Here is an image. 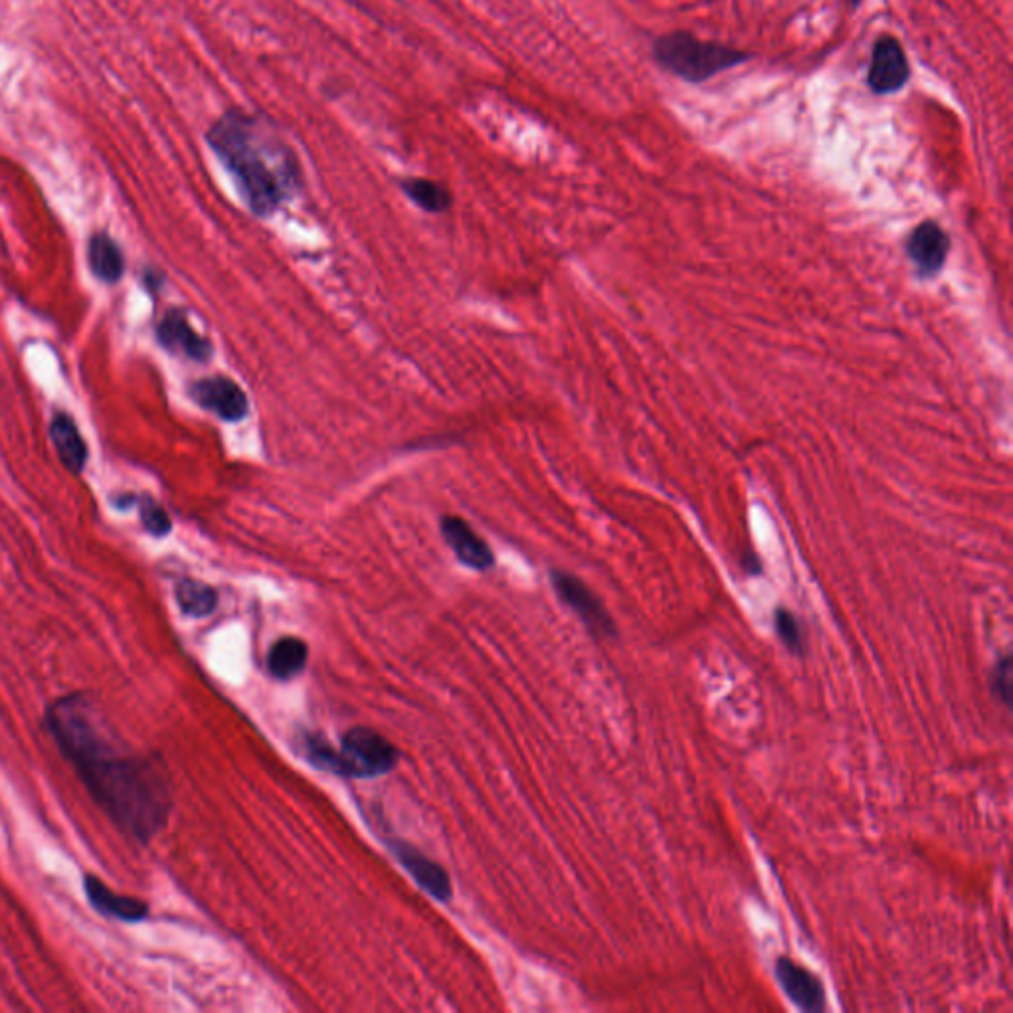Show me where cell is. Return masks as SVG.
<instances>
[{
  "label": "cell",
  "mask_w": 1013,
  "mask_h": 1013,
  "mask_svg": "<svg viewBox=\"0 0 1013 1013\" xmlns=\"http://www.w3.org/2000/svg\"><path fill=\"white\" fill-rule=\"evenodd\" d=\"M774 630H777L778 640L784 644L790 654H805L804 630L794 612H790L788 608H778L774 612Z\"/></svg>",
  "instance_id": "19"
},
{
  "label": "cell",
  "mask_w": 1013,
  "mask_h": 1013,
  "mask_svg": "<svg viewBox=\"0 0 1013 1013\" xmlns=\"http://www.w3.org/2000/svg\"><path fill=\"white\" fill-rule=\"evenodd\" d=\"M742 569L747 570V572H749V574H752V577H755V574H760V572H762V567H760V560H758L757 557H752V555H749V557H745V560H742Z\"/></svg>",
  "instance_id": "22"
},
{
  "label": "cell",
  "mask_w": 1013,
  "mask_h": 1013,
  "mask_svg": "<svg viewBox=\"0 0 1013 1013\" xmlns=\"http://www.w3.org/2000/svg\"><path fill=\"white\" fill-rule=\"evenodd\" d=\"M84 893L89 907L104 919L135 925L149 919L151 915V907L147 900L117 893L94 873L84 875Z\"/></svg>",
  "instance_id": "7"
},
{
  "label": "cell",
  "mask_w": 1013,
  "mask_h": 1013,
  "mask_svg": "<svg viewBox=\"0 0 1013 1013\" xmlns=\"http://www.w3.org/2000/svg\"><path fill=\"white\" fill-rule=\"evenodd\" d=\"M655 56L663 67L689 82H703L707 77L717 76L722 70L737 66L747 57L732 48L701 42L683 32L663 36L655 44Z\"/></svg>",
  "instance_id": "3"
},
{
  "label": "cell",
  "mask_w": 1013,
  "mask_h": 1013,
  "mask_svg": "<svg viewBox=\"0 0 1013 1013\" xmlns=\"http://www.w3.org/2000/svg\"><path fill=\"white\" fill-rule=\"evenodd\" d=\"M309 650L299 637H282L267 655V667L277 679L287 682L304 672Z\"/></svg>",
  "instance_id": "17"
},
{
  "label": "cell",
  "mask_w": 1013,
  "mask_h": 1013,
  "mask_svg": "<svg viewBox=\"0 0 1013 1013\" xmlns=\"http://www.w3.org/2000/svg\"><path fill=\"white\" fill-rule=\"evenodd\" d=\"M139 502V515L145 530L152 537H167L172 529L171 517L169 513L162 509L159 503L155 502L149 495H145Z\"/></svg>",
  "instance_id": "21"
},
{
  "label": "cell",
  "mask_w": 1013,
  "mask_h": 1013,
  "mask_svg": "<svg viewBox=\"0 0 1013 1013\" xmlns=\"http://www.w3.org/2000/svg\"><path fill=\"white\" fill-rule=\"evenodd\" d=\"M190 398L224 422H240L250 412V400L242 387L228 377L200 379L190 387Z\"/></svg>",
  "instance_id": "6"
},
{
  "label": "cell",
  "mask_w": 1013,
  "mask_h": 1013,
  "mask_svg": "<svg viewBox=\"0 0 1013 1013\" xmlns=\"http://www.w3.org/2000/svg\"><path fill=\"white\" fill-rule=\"evenodd\" d=\"M175 598L184 616L207 618L219 606V592L209 584L200 580H192V578H182L180 582H177Z\"/></svg>",
  "instance_id": "16"
},
{
  "label": "cell",
  "mask_w": 1013,
  "mask_h": 1013,
  "mask_svg": "<svg viewBox=\"0 0 1013 1013\" xmlns=\"http://www.w3.org/2000/svg\"><path fill=\"white\" fill-rule=\"evenodd\" d=\"M157 341L165 351L180 355L194 362H209L214 351L209 339L194 331L187 313L182 309H171L162 315L157 327Z\"/></svg>",
  "instance_id": "9"
},
{
  "label": "cell",
  "mask_w": 1013,
  "mask_h": 1013,
  "mask_svg": "<svg viewBox=\"0 0 1013 1013\" xmlns=\"http://www.w3.org/2000/svg\"><path fill=\"white\" fill-rule=\"evenodd\" d=\"M550 582L560 602L580 618V622L587 625L590 634L598 637H616L618 627L608 614L606 606L580 578L562 570H552Z\"/></svg>",
  "instance_id": "5"
},
{
  "label": "cell",
  "mask_w": 1013,
  "mask_h": 1013,
  "mask_svg": "<svg viewBox=\"0 0 1013 1013\" xmlns=\"http://www.w3.org/2000/svg\"><path fill=\"white\" fill-rule=\"evenodd\" d=\"M909 62L899 42L890 36H883L873 50L869 86L877 94H893L907 84Z\"/></svg>",
  "instance_id": "11"
},
{
  "label": "cell",
  "mask_w": 1013,
  "mask_h": 1013,
  "mask_svg": "<svg viewBox=\"0 0 1013 1013\" xmlns=\"http://www.w3.org/2000/svg\"><path fill=\"white\" fill-rule=\"evenodd\" d=\"M50 437L56 447L60 462L66 465L72 474H82L87 462L86 440L80 434L76 422L67 414H56L50 422Z\"/></svg>",
  "instance_id": "14"
},
{
  "label": "cell",
  "mask_w": 1013,
  "mask_h": 1013,
  "mask_svg": "<svg viewBox=\"0 0 1013 1013\" xmlns=\"http://www.w3.org/2000/svg\"><path fill=\"white\" fill-rule=\"evenodd\" d=\"M948 247H950V242H948L947 232L932 220H927L920 226L915 228L907 242L909 257L912 264L917 265L922 277L937 275L942 270V265L947 262Z\"/></svg>",
  "instance_id": "13"
},
{
  "label": "cell",
  "mask_w": 1013,
  "mask_h": 1013,
  "mask_svg": "<svg viewBox=\"0 0 1013 1013\" xmlns=\"http://www.w3.org/2000/svg\"><path fill=\"white\" fill-rule=\"evenodd\" d=\"M390 850L400 865L410 873V877L426 890L430 897L442 903L452 899V883L447 873L437 863L428 859L424 853L418 852L416 847L407 842H390Z\"/></svg>",
  "instance_id": "12"
},
{
  "label": "cell",
  "mask_w": 1013,
  "mask_h": 1013,
  "mask_svg": "<svg viewBox=\"0 0 1013 1013\" xmlns=\"http://www.w3.org/2000/svg\"><path fill=\"white\" fill-rule=\"evenodd\" d=\"M207 141L260 219L272 217L304 187L297 152L264 114L230 109L212 124Z\"/></svg>",
  "instance_id": "2"
},
{
  "label": "cell",
  "mask_w": 1013,
  "mask_h": 1013,
  "mask_svg": "<svg viewBox=\"0 0 1013 1013\" xmlns=\"http://www.w3.org/2000/svg\"><path fill=\"white\" fill-rule=\"evenodd\" d=\"M440 530H442V537L447 542V547L454 550L455 559L465 564L467 569L484 572L495 564V557H493L489 545L472 529L469 523L454 515H447L440 521Z\"/></svg>",
  "instance_id": "10"
},
{
  "label": "cell",
  "mask_w": 1013,
  "mask_h": 1013,
  "mask_svg": "<svg viewBox=\"0 0 1013 1013\" xmlns=\"http://www.w3.org/2000/svg\"><path fill=\"white\" fill-rule=\"evenodd\" d=\"M87 262L92 274L104 284H117L125 274V257L114 238L105 232L94 234L87 246Z\"/></svg>",
  "instance_id": "15"
},
{
  "label": "cell",
  "mask_w": 1013,
  "mask_h": 1013,
  "mask_svg": "<svg viewBox=\"0 0 1013 1013\" xmlns=\"http://www.w3.org/2000/svg\"><path fill=\"white\" fill-rule=\"evenodd\" d=\"M42 727L125 837L147 845L161 834L172 812L169 772L159 758L135 752L119 739L95 697L84 692L57 697L44 710Z\"/></svg>",
  "instance_id": "1"
},
{
  "label": "cell",
  "mask_w": 1013,
  "mask_h": 1013,
  "mask_svg": "<svg viewBox=\"0 0 1013 1013\" xmlns=\"http://www.w3.org/2000/svg\"><path fill=\"white\" fill-rule=\"evenodd\" d=\"M774 975L788 1000L805 1013L825 1010V990L822 980L790 957H780L774 964Z\"/></svg>",
  "instance_id": "8"
},
{
  "label": "cell",
  "mask_w": 1013,
  "mask_h": 1013,
  "mask_svg": "<svg viewBox=\"0 0 1013 1013\" xmlns=\"http://www.w3.org/2000/svg\"><path fill=\"white\" fill-rule=\"evenodd\" d=\"M990 689H992L995 701L1002 703L1005 709L1012 710L1013 663L1010 652L998 657L992 675H990Z\"/></svg>",
  "instance_id": "20"
},
{
  "label": "cell",
  "mask_w": 1013,
  "mask_h": 1013,
  "mask_svg": "<svg viewBox=\"0 0 1013 1013\" xmlns=\"http://www.w3.org/2000/svg\"><path fill=\"white\" fill-rule=\"evenodd\" d=\"M341 777H382L398 764V750L372 729H351L342 735Z\"/></svg>",
  "instance_id": "4"
},
{
  "label": "cell",
  "mask_w": 1013,
  "mask_h": 1013,
  "mask_svg": "<svg viewBox=\"0 0 1013 1013\" xmlns=\"http://www.w3.org/2000/svg\"><path fill=\"white\" fill-rule=\"evenodd\" d=\"M400 189L408 199L416 204L418 209L424 210L428 214H442L452 207L450 190L442 187L436 180L408 177V179L400 180Z\"/></svg>",
  "instance_id": "18"
}]
</instances>
